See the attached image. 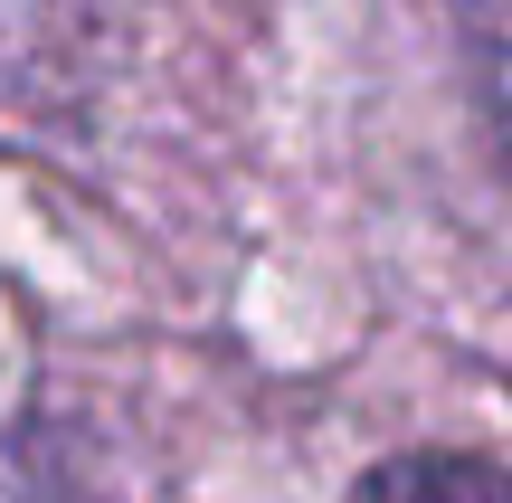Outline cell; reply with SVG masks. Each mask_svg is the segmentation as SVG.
<instances>
[{"label":"cell","mask_w":512,"mask_h":503,"mask_svg":"<svg viewBox=\"0 0 512 503\" xmlns=\"http://www.w3.org/2000/svg\"><path fill=\"white\" fill-rule=\"evenodd\" d=\"M351 503H512V466H484V456H399Z\"/></svg>","instance_id":"cell-1"},{"label":"cell","mask_w":512,"mask_h":503,"mask_svg":"<svg viewBox=\"0 0 512 503\" xmlns=\"http://www.w3.org/2000/svg\"><path fill=\"white\" fill-rule=\"evenodd\" d=\"M465 76H475L484 133L512 171V0H465Z\"/></svg>","instance_id":"cell-2"}]
</instances>
